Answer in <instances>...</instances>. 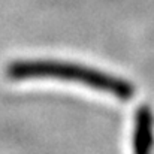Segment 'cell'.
<instances>
[{
	"mask_svg": "<svg viewBox=\"0 0 154 154\" xmlns=\"http://www.w3.org/2000/svg\"><path fill=\"white\" fill-rule=\"evenodd\" d=\"M6 76L11 81H35V79H58L78 82L94 90L111 93L121 99H129L133 94V87L118 78L103 72L57 60H17L6 67Z\"/></svg>",
	"mask_w": 154,
	"mask_h": 154,
	"instance_id": "1",
	"label": "cell"
},
{
	"mask_svg": "<svg viewBox=\"0 0 154 154\" xmlns=\"http://www.w3.org/2000/svg\"><path fill=\"white\" fill-rule=\"evenodd\" d=\"M151 115L147 108L139 109L136 115V130H135V150L136 154H148L151 145Z\"/></svg>",
	"mask_w": 154,
	"mask_h": 154,
	"instance_id": "2",
	"label": "cell"
}]
</instances>
